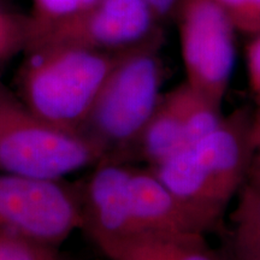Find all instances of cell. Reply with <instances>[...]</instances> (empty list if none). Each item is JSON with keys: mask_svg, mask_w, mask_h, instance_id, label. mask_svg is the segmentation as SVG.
Returning <instances> with one entry per match:
<instances>
[{"mask_svg": "<svg viewBox=\"0 0 260 260\" xmlns=\"http://www.w3.org/2000/svg\"><path fill=\"white\" fill-rule=\"evenodd\" d=\"M160 32L123 52L98 94L80 135L102 160L125 162L161 99Z\"/></svg>", "mask_w": 260, "mask_h": 260, "instance_id": "obj_1", "label": "cell"}, {"mask_svg": "<svg viewBox=\"0 0 260 260\" xmlns=\"http://www.w3.org/2000/svg\"><path fill=\"white\" fill-rule=\"evenodd\" d=\"M30 51L19 77V99L45 122L80 135L103 84L124 51L73 46Z\"/></svg>", "mask_w": 260, "mask_h": 260, "instance_id": "obj_2", "label": "cell"}, {"mask_svg": "<svg viewBox=\"0 0 260 260\" xmlns=\"http://www.w3.org/2000/svg\"><path fill=\"white\" fill-rule=\"evenodd\" d=\"M100 160L83 136L45 122L0 84V174L63 180Z\"/></svg>", "mask_w": 260, "mask_h": 260, "instance_id": "obj_3", "label": "cell"}, {"mask_svg": "<svg viewBox=\"0 0 260 260\" xmlns=\"http://www.w3.org/2000/svg\"><path fill=\"white\" fill-rule=\"evenodd\" d=\"M81 229L76 186L0 174V232L56 247Z\"/></svg>", "mask_w": 260, "mask_h": 260, "instance_id": "obj_4", "label": "cell"}, {"mask_svg": "<svg viewBox=\"0 0 260 260\" xmlns=\"http://www.w3.org/2000/svg\"><path fill=\"white\" fill-rule=\"evenodd\" d=\"M157 16L144 0H98L79 14L51 23L32 25L30 50L73 46L122 52L158 34Z\"/></svg>", "mask_w": 260, "mask_h": 260, "instance_id": "obj_5", "label": "cell"}, {"mask_svg": "<svg viewBox=\"0 0 260 260\" xmlns=\"http://www.w3.org/2000/svg\"><path fill=\"white\" fill-rule=\"evenodd\" d=\"M178 25L186 83L222 107L235 67V28L214 0H181Z\"/></svg>", "mask_w": 260, "mask_h": 260, "instance_id": "obj_6", "label": "cell"}, {"mask_svg": "<svg viewBox=\"0 0 260 260\" xmlns=\"http://www.w3.org/2000/svg\"><path fill=\"white\" fill-rule=\"evenodd\" d=\"M187 147L203 181L225 210L247 180L254 151V116L248 110L223 116L216 128Z\"/></svg>", "mask_w": 260, "mask_h": 260, "instance_id": "obj_7", "label": "cell"}, {"mask_svg": "<svg viewBox=\"0 0 260 260\" xmlns=\"http://www.w3.org/2000/svg\"><path fill=\"white\" fill-rule=\"evenodd\" d=\"M132 164L99 161L77 187L81 229L103 254L135 236L128 193Z\"/></svg>", "mask_w": 260, "mask_h": 260, "instance_id": "obj_8", "label": "cell"}, {"mask_svg": "<svg viewBox=\"0 0 260 260\" xmlns=\"http://www.w3.org/2000/svg\"><path fill=\"white\" fill-rule=\"evenodd\" d=\"M128 201L135 236H204L214 228L178 199L148 168L132 164Z\"/></svg>", "mask_w": 260, "mask_h": 260, "instance_id": "obj_9", "label": "cell"}, {"mask_svg": "<svg viewBox=\"0 0 260 260\" xmlns=\"http://www.w3.org/2000/svg\"><path fill=\"white\" fill-rule=\"evenodd\" d=\"M182 123L167 95H162L157 109L142 129L141 134L126 157L125 164L134 161L154 167L186 147Z\"/></svg>", "mask_w": 260, "mask_h": 260, "instance_id": "obj_10", "label": "cell"}, {"mask_svg": "<svg viewBox=\"0 0 260 260\" xmlns=\"http://www.w3.org/2000/svg\"><path fill=\"white\" fill-rule=\"evenodd\" d=\"M110 260H223L204 236L140 235L119 243L106 254Z\"/></svg>", "mask_w": 260, "mask_h": 260, "instance_id": "obj_11", "label": "cell"}, {"mask_svg": "<svg viewBox=\"0 0 260 260\" xmlns=\"http://www.w3.org/2000/svg\"><path fill=\"white\" fill-rule=\"evenodd\" d=\"M232 216L233 260H260V188L245 182Z\"/></svg>", "mask_w": 260, "mask_h": 260, "instance_id": "obj_12", "label": "cell"}, {"mask_svg": "<svg viewBox=\"0 0 260 260\" xmlns=\"http://www.w3.org/2000/svg\"><path fill=\"white\" fill-rule=\"evenodd\" d=\"M167 96L183 126L187 146L209 134L222 121V107L195 92L186 82L169 92Z\"/></svg>", "mask_w": 260, "mask_h": 260, "instance_id": "obj_13", "label": "cell"}, {"mask_svg": "<svg viewBox=\"0 0 260 260\" xmlns=\"http://www.w3.org/2000/svg\"><path fill=\"white\" fill-rule=\"evenodd\" d=\"M0 260H64L59 248L0 232Z\"/></svg>", "mask_w": 260, "mask_h": 260, "instance_id": "obj_14", "label": "cell"}, {"mask_svg": "<svg viewBox=\"0 0 260 260\" xmlns=\"http://www.w3.org/2000/svg\"><path fill=\"white\" fill-rule=\"evenodd\" d=\"M235 30L256 37L260 34V0H214Z\"/></svg>", "mask_w": 260, "mask_h": 260, "instance_id": "obj_15", "label": "cell"}, {"mask_svg": "<svg viewBox=\"0 0 260 260\" xmlns=\"http://www.w3.org/2000/svg\"><path fill=\"white\" fill-rule=\"evenodd\" d=\"M98 0H35L38 9V22L32 25L51 23L87 10Z\"/></svg>", "mask_w": 260, "mask_h": 260, "instance_id": "obj_16", "label": "cell"}, {"mask_svg": "<svg viewBox=\"0 0 260 260\" xmlns=\"http://www.w3.org/2000/svg\"><path fill=\"white\" fill-rule=\"evenodd\" d=\"M247 70L251 88L260 104V34L247 47Z\"/></svg>", "mask_w": 260, "mask_h": 260, "instance_id": "obj_17", "label": "cell"}, {"mask_svg": "<svg viewBox=\"0 0 260 260\" xmlns=\"http://www.w3.org/2000/svg\"><path fill=\"white\" fill-rule=\"evenodd\" d=\"M157 17L169 15L176 6L180 4L181 0H144Z\"/></svg>", "mask_w": 260, "mask_h": 260, "instance_id": "obj_18", "label": "cell"}, {"mask_svg": "<svg viewBox=\"0 0 260 260\" xmlns=\"http://www.w3.org/2000/svg\"><path fill=\"white\" fill-rule=\"evenodd\" d=\"M10 34L8 31V28L5 27L4 22L0 21V57L3 56L5 51H8V48L10 47Z\"/></svg>", "mask_w": 260, "mask_h": 260, "instance_id": "obj_19", "label": "cell"}, {"mask_svg": "<svg viewBox=\"0 0 260 260\" xmlns=\"http://www.w3.org/2000/svg\"><path fill=\"white\" fill-rule=\"evenodd\" d=\"M254 149L260 151V112L254 116Z\"/></svg>", "mask_w": 260, "mask_h": 260, "instance_id": "obj_20", "label": "cell"}]
</instances>
